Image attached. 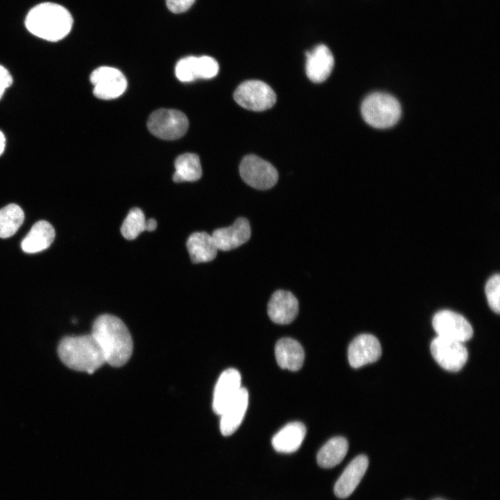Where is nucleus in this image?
<instances>
[{"label": "nucleus", "instance_id": "f257e3e1", "mask_svg": "<svg viewBox=\"0 0 500 500\" xmlns=\"http://www.w3.org/2000/svg\"><path fill=\"white\" fill-rule=\"evenodd\" d=\"M103 353L106 362L121 367L130 359L133 340L125 324L117 317L104 314L93 323L92 333Z\"/></svg>", "mask_w": 500, "mask_h": 500}, {"label": "nucleus", "instance_id": "f03ea898", "mask_svg": "<svg viewBox=\"0 0 500 500\" xmlns=\"http://www.w3.org/2000/svg\"><path fill=\"white\" fill-rule=\"evenodd\" d=\"M73 18L63 6L51 2L40 3L30 10L25 26L33 35L42 39L57 42L71 31Z\"/></svg>", "mask_w": 500, "mask_h": 500}, {"label": "nucleus", "instance_id": "7ed1b4c3", "mask_svg": "<svg viewBox=\"0 0 500 500\" xmlns=\"http://www.w3.org/2000/svg\"><path fill=\"white\" fill-rule=\"evenodd\" d=\"M58 354L69 368L88 374L94 373L106 363L102 350L92 334L62 338L58 347Z\"/></svg>", "mask_w": 500, "mask_h": 500}, {"label": "nucleus", "instance_id": "20e7f679", "mask_svg": "<svg viewBox=\"0 0 500 500\" xmlns=\"http://www.w3.org/2000/svg\"><path fill=\"white\" fill-rule=\"evenodd\" d=\"M399 101L392 95L375 92L368 95L362 101L361 113L364 120L377 128L394 126L401 116Z\"/></svg>", "mask_w": 500, "mask_h": 500}, {"label": "nucleus", "instance_id": "39448f33", "mask_svg": "<svg viewBox=\"0 0 500 500\" xmlns=\"http://www.w3.org/2000/svg\"><path fill=\"white\" fill-rule=\"evenodd\" d=\"M147 127L157 138L173 140L185 135L188 128V119L180 110L162 108L151 114Z\"/></svg>", "mask_w": 500, "mask_h": 500}, {"label": "nucleus", "instance_id": "423d86ee", "mask_svg": "<svg viewBox=\"0 0 500 500\" xmlns=\"http://www.w3.org/2000/svg\"><path fill=\"white\" fill-rule=\"evenodd\" d=\"M235 101L242 108L262 111L272 108L276 96L272 88L263 81L249 80L242 83L233 94Z\"/></svg>", "mask_w": 500, "mask_h": 500}, {"label": "nucleus", "instance_id": "0eeeda50", "mask_svg": "<svg viewBox=\"0 0 500 500\" xmlns=\"http://www.w3.org/2000/svg\"><path fill=\"white\" fill-rule=\"evenodd\" d=\"M242 180L251 187L258 190L272 188L278 178V172L269 162L256 155H247L240 165Z\"/></svg>", "mask_w": 500, "mask_h": 500}, {"label": "nucleus", "instance_id": "6e6552de", "mask_svg": "<svg viewBox=\"0 0 500 500\" xmlns=\"http://www.w3.org/2000/svg\"><path fill=\"white\" fill-rule=\"evenodd\" d=\"M431 352L438 364L449 372L460 370L468 358L463 343L437 336L431 343Z\"/></svg>", "mask_w": 500, "mask_h": 500}, {"label": "nucleus", "instance_id": "1a4fd4ad", "mask_svg": "<svg viewBox=\"0 0 500 500\" xmlns=\"http://www.w3.org/2000/svg\"><path fill=\"white\" fill-rule=\"evenodd\" d=\"M432 324L438 336L449 340L465 342L473 336V328L461 315L449 310L435 314Z\"/></svg>", "mask_w": 500, "mask_h": 500}, {"label": "nucleus", "instance_id": "9d476101", "mask_svg": "<svg viewBox=\"0 0 500 500\" xmlns=\"http://www.w3.org/2000/svg\"><path fill=\"white\" fill-rule=\"evenodd\" d=\"M90 79L94 85V95L101 99H115L122 95L127 87L124 75L111 67L97 68L92 72Z\"/></svg>", "mask_w": 500, "mask_h": 500}, {"label": "nucleus", "instance_id": "9b49d317", "mask_svg": "<svg viewBox=\"0 0 500 500\" xmlns=\"http://www.w3.org/2000/svg\"><path fill=\"white\" fill-rule=\"evenodd\" d=\"M381 356L378 340L371 334H361L355 338L348 349V360L353 368L374 362Z\"/></svg>", "mask_w": 500, "mask_h": 500}, {"label": "nucleus", "instance_id": "f8f14e48", "mask_svg": "<svg viewBox=\"0 0 500 500\" xmlns=\"http://www.w3.org/2000/svg\"><path fill=\"white\" fill-rule=\"evenodd\" d=\"M241 375L233 368L224 370L219 376L213 392L212 410L220 415L241 389Z\"/></svg>", "mask_w": 500, "mask_h": 500}, {"label": "nucleus", "instance_id": "ddd939ff", "mask_svg": "<svg viewBox=\"0 0 500 500\" xmlns=\"http://www.w3.org/2000/svg\"><path fill=\"white\" fill-rule=\"evenodd\" d=\"M218 250L230 251L247 242L251 237V227L244 217L238 218L228 227L215 230L211 234Z\"/></svg>", "mask_w": 500, "mask_h": 500}, {"label": "nucleus", "instance_id": "4468645a", "mask_svg": "<svg viewBox=\"0 0 500 500\" xmlns=\"http://www.w3.org/2000/svg\"><path fill=\"white\" fill-rule=\"evenodd\" d=\"M298 311L297 299L290 292L283 290L274 292L267 306L270 319L278 324L291 323L296 318Z\"/></svg>", "mask_w": 500, "mask_h": 500}, {"label": "nucleus", "instance_id": "2eb2a0df", "mask_svg": "<svg viewBox=\"0 0 500 500\" xmlns=\"http://www.w3.org/2000/svg\"><path fill=\"white\" fill-rule=\"evenodd\" d=\"M306 56L308 78L314 83H322L326 80L334 66V58L328 47L320 44L307 51Z\"/></svg>", "mask_w": 500, "mask_h": 500}, {"label": "nucleus", "instance_id": "dca6fc26", "mask_svg": "<svg viewBox=\"0 0 500 500\" xmlns=\"http://www.w3.org/2000/svg\"><path fill=\"white\" fill-rule=\"evenodd\" d=\"M368 465V458L365 455H359L353 458L336 481L335 494L340 499L350 496L365 475Z\"/></svg>", "mask_w": 500, "mask_h": 500}, {"label": "nucleus", "instance_id": "f3484780", "mask_svg": "<svg viewBox=\"0 0 500 500\" xmlns=\"http://www.w3.org/2000/svg\"><path fill=\"white\" fill-rule=\"evenodd\" d=\"M249 403V393L241 388L238 394L220 415V431L223 435H232L240 426Z\"/></svg>", "mask_w": 500, "mask_h": 500}, {"label": "nucleus", "instance_id": "a211bd4d", "mask_svg": "<svg viewBox=\"0 0 500 500\" xmlns=\"http://www.w3.org/2000/svg\"><path fill=\"white\" fill-rule=\"evenodd\" d=\"M275 356L281 368L297 371L303 364L305 353L298 341L290 338H283L275 345Z\"/></svg>", "mask_w": 500, "mask_h": 500}, {"label": "nucleus", "instance_id": "6ab92c4d", "mask_svg": "<svg viewBox=\"0 0 500 500\" xmlns=\"http://www.w3.org/2000/svg\"><path fill=\"white\" fill-rule=\"evenodd\" d=\"M306 433V426L301 422L289 423L274 435L272 440V446L277 452L293 453L301 447Z\"/></svg>", "mask_w": 500, "mask_h": 500}, {"label": "nucleus", "instance_id": "aec40b11", "mask_svg": "<svg viewBox=\"0 0 500 500\" xmlns=\"http://www.w3.org/2000/svg\"><path fill=\"white\" fill-rule=\"evenodd\" d=\"M55 238L53 227L47 221L37 222L21 243L22 250L28 253L43 251L51 244Z\"/></svg>", "mask_w": 500, "mask_h": 500}, {"label": "nucleus", "instance_id": "412c9836", "mask_svg": "<svg viewBox=\"0 0 500 500\" xmlns=\"http://www.w3.org/2000/svg\"><path fill=\"white\" fill-rule=\"evenodd\" d=\"M186 247L190 260L194 264L214 260L218 251L212 235L204 231L192 233L187 240Z\"/></svg>", "mask_w": 500, "mask_h": 500}, {"label": "nucleus", "instance_id": "4be33fe9", "mask_svg": "<svg viewBox=\"0 0 500 500\" xmlns=\"http://www.w3.org/2000/svg\"><path fill=\"white\" fill-rule=\"evenodd\" d=\"M349 449L347 440L343 437H335L326 442L319 449L317 460L323 468H332L340 463Z\"/></svg>", "mask_w": 500, "mask_h": 500}, {"label": "nucleus", "instance_id": "5701e85b", "mask_svg": "<svg viewBox=\"0 0 500 500\" xmlns=\"http://www.w3.org/2000/svg\"><path fill=\"white\" fill-rule=\"evenodd\" d=\"M173 181L176 183L196 181L202 175L200 160L197 154L185 153L176 158Z\"/></svg>", "mask_w": 500, "mask_h": 500}, {"label": "nucleus", "instance_id": "b1692460", "mask_svg": "<svg viewBox=\"0 0 500 500\" xmlns=\"http://www.w3.org/2000/svg\"><path fill=\"white\" fill-rule=\"evenodd\" d=\"M24 213L17 204L10 203L0 209V238L13 235L22 224Z\"/></svg>", "mask_w": 500, "mask_h": 500}, {"label": "nucleus", "instance_id": "393cba45", "mask_svg": "<svg viewBox=\"0 0 500 500\" xmlns=\"http://www.w3.org/2000/svg\"><path fill=\"white\" fill-rule=\"evenodd\" d=\"M146 222L145 216L140 208H132L121 226L122 236L128 240L135 239L142 232L146 231Z\"/></svg>", "mask_w": 500, "mask_h": 500}, {"label": "nucleus", "instance_id": "a878e982", "mask_svg": "<svg viewBox=\"0 0 500 500\" xmlns=\"http://www.w3.org/2000/svg\"><path fill=\"white\" fill-rule=\"evenodd\" d=\"M175 74L182 82H191L199 78L198 57L188 56L181 59L175 67Z\"/></svg>", "mask_w": 500, "mask_h": 500}, {"label": "nucleus", "instance_id": "bb28decb", "mask_svg": "<svg viewBox=\"0 0 500 500\" xmlns=\"http://www.w3.org/2000/svg\"><path fill=\"white\" fill-rule=\"evenodd\" d=\"M485 292L490 308L497 313L500 311V276H492L487 281Z\"/></svg>", "mask_w": 500, "mask_h": 500}, {"label": "nucleus", "instance_id": "cd10ccee", "mask_svg": "<svg viewBox=\"0 0 500 500\" xmlns=\"http://www.w3.org/2000/svg\"><path fill=\"white\" fill-rule=\"evenodd\" d=\"M199 78H211L219 71V65L215 59L208 56L198 57Z\"/></svg>", "mask_w": 500, "mask_h": 500}, {"label": "nucleus", "instance_id": "c85d7f7f", "mask_svg": "<svg viewBox=\"0 0 500 500\" xmlns=\"http://www.w3.org/2000/svg\"><path fill=\"white\" fill-rule=\"evenodd\" d=\"M195 0H166L168 9L174 13H181L188 10Z\"/></svg>", "mask_w": 500, "mask_h": 500}, {"label": "nucleus", "instance_id": "c756f323", "mask_svg": "<svg viewBox=\"0 0 500 500\" xmlns=\"http://www.w3.org/2000/svg\"><path fill=\"white\" fill-rule=\"evenodd\" d=\"M12 78L10 72L0 65V99L6 90L12 85Z\"/></svg>", "mask_w": 500, "mask_h": 500}, {"label": "nucleus", "instance_id": "7c9ffc66", "mask_svg": "<svg viewBox=\"0 0 500 500\" xmlns=\"http://www.w3.org/2000/svg\"><path fill=\"white\" fill-rule=\"evenodd\" d=\"M157 222L153 218H151L146 222V231H153L156 228Z\"/></svg>", "mask_w": 500, "mask_h": 500}, {"label": "nucleus", "instance_id": "2f4dec72", "mask_svg": "<svg viewBox=\"0 0 500 500\" xmlns=\"http://www.w3.org/2000/svg\"><path fill=\"white\" fill-rule=\"evenodd\" d=\"M6 145V138L3 133L0 131V156L3 153Z\"/></svg>", "mask_w": 500, "mask_h": 500}, {"label": "nucleus", "instance_id": "473e14b6", "mask_svg": "<svg viewBox=\"0 0 500 500\" xmlns=\"http://www.w3.org/2000/svg\"><path fill=\"white\" fill-rule=\"evenodd\" d=\"M433 500H444V499H440V498H437V499H433Z\"/></svg>", "mask_w": 500, "mask_h": 500}]
</instances>
